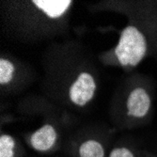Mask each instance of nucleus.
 <instances>
[{
  "label": "nucleus",
  "instance_id": "9d476101",
  "mask_svg": "<svg viewBox=\"0 0 157 157\" xmlns=\"http://www.w3.org/2000/svg\"><path fill=\"white\" fill-rule=\"evenodd\" d=\"M147 157H157V155H156L155 153H153V152L149 151V154H148V156H147Z\"/></svg>",
  "mask_w": 157,
  "mask_h": 157
},
{
  "label": "nucleus",
  "instance_id": "0eeeda50",
  "mask_svg": "<svg viewBox=\"0 0 157 157\" xmlns=\"http://www.w3.org/2000/svg\"><path fill=\"white\" fill-rule=\"evenodd\" d=\"M34 73L27 64L9 54L0 56V91L4 95L23 90L33 80Z\"/></svg>",
  "mask_w": 157,
  "mask_h": 157
},
{
  "label": "nucleus",
  "instance_id": "6e6552de",
  "mask_svg": "<svg viewBox=\"0 0 157 157\" xmlns=\"http://www.w3.org/2000/svg\"><path fill=\"white\" fill-rule=\"evenodd\" d=\"M25 148L20 138L2 130L0 134V157H25Z\"/></svg>",
  "mask_w": 157,
  "mask_h": 157
},
{
  "label": "nucleus",
  "instance_id": "20e7f679",
  "mask_svg": "<svg viewBox=\"0 0 157 157\" xmlns=\"http://www.w3.org/2000/svg\"><path fill=\"white\" fill-rule=\"evenodd\" d=\"M154 86L146 75L133 74L118 87L110 104L115 131L132 130L149 124L154 110Z\"/></svg>",
  "mask_w": 157,
  "mask_h": 157
},
{
  "label": "nucleus",
  "instance_id": "7ed1b4c3",
  "mask_svg": "<svg viewBox=\"0 0 157 157\" xmlns=\"http://www.w3.org/2000/svg\"><path fill=\"white\" fill-rule=\"evenodd\" d=\"M75 5L72 0L2 1L3 27L8 36L25 44L51 40L66 33Z\"/></svg>",
  "mask_w": 157,
  "mask_h": 157
},
{
  "label": "nucleus",
  "instance_id": "1a4fd4ad",
  "mask_svg": "<svg viewBox=\"0 0 157 157\" xmlns=\"http://www.w3.org/2000/svg\"><path fill=\"white\" fill-rule=\"evenodd\" d=\"M149 151L140 149L128 140L121 139L112 145L108 157H147Z\"/></svg>",
  "mask_w": 157,
  "mask_h": 157
},
{
  "label": "nucleus",
  "instance_id": "f03ea898",
  "mask_svg": "<svg viewBox=\"0 0 157 157\" xmlns=\"http://www.w3.org/2000/svg\"><path fill=\"white\" fill-rule=\"evenodd\" d=\"M90 10L117 12L127 18L117 44L99 55L102 64L131 72L157 54V8L154 1L105 0L93 4Z\"/></svg>",
  "mask_w": 157,
  "mask_h": 157
},
{
  "label": "nucleus",
  "instance_id": "f257e3e1",
  "mask_svg": "<svg viewBox=\"0 0 157 157\" xmlns=\"http://www.w3.org/2000/svg\"><path fill=\"white\" fill-rule=\"evenodd\" d=\"M44 89L53 103L65 109L89 108L98 94L95 64L77 42L54 44L44 55Z\"/></svg>",
  "mask_w": 157,
  "mask_h": 157
},
{
  "label": "nucleus",
  "instance_id": "9b49d317",
  "mask_svg": "<svg viewBox=\"0 0 157 157\" xmlns=\"http://www.w3.org/2000/svg\"><path fill=\"white\" fill-rule=\"evenodd\" d=\"M154 3H155V6H156V8H157V1H154Z\"/></svg>",
  "mask_w": 157,
  "mask_h": 157
},
{
  "label": "nucleus",
  "instance_id": "423d86ee",
  "mask_svg": "<svg viewBox=\"0 0 157 157\" xmlns=\"http://www.w3.org/2000/svg\"><path fill=\"white\" fill-rule=\"evenodd\" d=\"M114 134L107 126H85L70 134L62 151L70 157H108Z\"/></svg>",
  "mask_w": 157,
  "mask_h": 157
},
{
  "label": "nucleus",
  "instance_id": "39448f33",
  "mask_svg": "<svg viewBox=\"0 0 157 157\" xmlns=\"http://www.w3.org/2000/svg\"><path fill=\"white\" fill-rule=\"evenodd\" d=\"M71 125L70 117L64 111L46 116L44 121L37 129L24 134L25 144L33 151L51 155L62 151L65 141L70 135H66Z\"/></svg>",
  "mask_w": 157,
  "mask_h": 157
}]
</instances>
